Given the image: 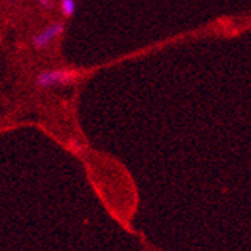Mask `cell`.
Segmentation results:
<instances>
[{"instance_id":"cell-3","label":"cell","mask_w":251,"mask_h":251,"mask_svg":"<svg viewBox=\"0 0 251 251\" xmlns=\"http://www.w3.org/2000/svg\"><path fill=\"white\" fill-rule=\"evenodd\" d=\"M77 5H75V0H60V11L65 17L71 18L75 14Z\"/></svg>"},{"instance_id":"cell-2","label":"cell","mask_w":251,"mask_h":251,"mask_svg":"<svg viewBox=\"0 0 251 251\" xmlns=\"http://www.w3.org/2000/svg\"><path fill=\"white\" fill-rule=\"evenodd\" d=\"M63 30H65L63 21H56V23H53V25L47 26L41 33H38V35H35V36L32 38L33 47H35L36 50H44L53 39H56L60 33H63Z\"/></svg>"},{"instance_id":"cell-5","label":"cell","mask_w":251,"mask_h":251,"mask_svg":"<svg viewBox=\"0 0 251 251\" xmlns=\"http://www.w3.org/2000/svg\"><path fill=\"white\" fill-rule=\"evenodd\" d=\"M14 2H15V0H14Z\"/></svg>"},{"instance_id":"cell-4","label":"cell","mask_w":251,"mask_h":251,"mask_svg":"<svg viewBox=\"0 0 251 251\" xmlns=\"http://www.w3.org/2000/svg\"><path fill=\"white\" fill-rule=\"evenodd\" d=\"M36 3H38L41 8L47 9V11L53 9V2H51V0H36Z\"/></svg>"},{"instance_id":"cell-1","label":"cell","mask_w":251,"mask_h":251,"mask_svg":"<svg viewBox=\"0 0 251 251\" xmlns=\"http://www.w3.org/2000/svg\"><path fill=\"white\" fill-rule=\"evenodd\" d=\"M78 78V73L73 70H51L42 71L36 77V86L41 89H51L59 86H70Z\"/></svg>"}]
</instances>
